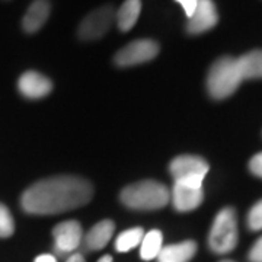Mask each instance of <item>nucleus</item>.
I'll list each match as a JSON object with an SVG mask.
<instances>
[{"label": "nucleus", "instance_id": "nucleus-2", "mask_svg": "<svg viewBox=\"0 0 262 262\" xmlns=\"http://www.w3.org/2000/svg\"><path fill=\"white\" fill-rule=\"evenodd\" d=\"M121 201L133 210H159L170 201V192L158 181H140L122 189Z\"/></svg>", "mask_w": 262, "mask_h": 262}, {"label": "nucleus", "instance_id": "nucleus-10", "mask_svg": "<svg viewBox=\"0 0 262 262\" xmlns=\"http://www.w3.org/2000/svg\"><path fill=\"white\" fill-rule=\"evenodd\" d=\"M219 20L217 9L213 0H200L198 6L194 10V13L191 15V18H188L187 31L192 35H198L207 32L211 28H214Z\"/></svg>", "mask_w": 262, "mask_h": 262}, {"label": "nucleus", "instance_id": "nucleus-15", "mask_svg": "<svg viewBox=\"0 0 262 262\" xmlns=\"http://www.w3.org/2000/svg\"><path fill=\"white\" fill-rule=\"evenodd\" d=\"M239 72L244 79H261L262 77V50H253L242 57L236 58Z\"/></svg>", "mask_w": 262, "mask_h": 262}, {"label": "nucleus", "instance_id": "nucleus-27", "mask_svg": "<svg viewBox=\"0 0 262 262\" xmlns=\"http://www.w3.org/2000/svg\"><path fill=\"white\" fill-rule=\"evenodd\" d=\"M222 262H233V261H222Z\"/></svg>", "mask_w": 262, "mask_h": 262}, {"label": "nucleus", "instance_id": "nucleus-4", "mask_svg": "<svg viewBox=\"0 0 262 262\" xmlns=\"http://www.w3.org/2000/svg\"><path fill=\"white\" fill-rule=\"evenodd\" d=\"M237 245V220L233 208H223L215 215L208 234V246L213 252L225 255Z\"/></svg>", "mask_w": 262, "mask_h": 262}, {"label": "nucleus", "instance_id": "nucleus-13", "mask_svg": "<svg viewBox=\"0 0 262 262\" xmlns=\"http://www.w3.org/2000/svg\"><path fill=\"white\" fill-rule=\"evenodd\" d=\"M114 230H115V225L113 220H102V222L96 223L84 236L86 248L91 251H99V249L105 248L111 241Z\"/></svg>", "mask_w": 262, "mask_h": 262}, {"label": "nucleus", "instance_id": "nucleus-17", "mask_svg": "<svg viewBox=\"0 0 262 262\" xmlns=\"http://www.w3.org/2000/svg\"><path fill=\"white\" fill-rule=\"evenodd\" d=\"M163 248V236L160 230H150L144 233L140 244V256L144 261H151L158 258Z\"/></svg>", "mask_w": 262, "mask_h": 262}, {"label": "nucleus", "instance_id": "nucleus-23", "mask_svg": "<svg viewBox=\"0 0 262 262\" xmlns=\"http://www.w3.org/2000/svg\"><path fill=\"white\" fill-rule=\"evenodd\" d=\"M179 5L184 8L185 10V15H187L188 18H191V15L194 13V10L196 9V6H198V2L200 0H177Z\"/></svg>", "mask_w": 262, "mask_h": 262}, {"label": "nucleus", "instance_id": "nucleus-20", "mask_svg": "<svg viewBox=\"0 0 262 262\" xmlns=\"http://www.w3.org/2000/svg\"><path fill=\"white\" fill-rule=\"evenodd\" d=\"M248 226L253 232L262 230V200H259L255 206L249 210L248 214Z\"/></svg>", "mask_w": 262, "mask_h": 262}, {"label": "nucleus", "instance_id": "nucleus-18", "mask_svg": "<svg viewBox=\"0 0 262 262\" xmlns=\"http://www.w3.org/2000/svg\"><path fill=\"white\" fill-rule=\"evenodd\" d=\"M143 236H144V232L141 227H133L128 230H124L115 239V251L117 252H128L131 249L140 246Z\"/></svg>", "mask_w": 262, "mask_h": 262}, {"label": "nucleus", "instance_id": "nucleus-26", "mask_svg": "<svg viewBox=\"0 0 262 262\" xmlns=\"http://www.w3.org/2000/svg\"><path fill=\"white\" fill-rule=\"evenodd\" d=\"M98 262H113V256H110V255H103L102 258H101Z\"/></svg>", "mask_w": 262, "mask_h": 262}, {"label": "nucleus", "instance_id": "nucleus-11", "mask_svg": "<svg viewBox=\"0 0 262 262\" xmlns=\"http://www.w3.org/2000/svg\"><path fill=\"white\" fill-rule=\"evenodd\" d=\"M18 88L19 92L24 95L25 98L38 99V98L47 96L51 92L53 83L44 75L34 72V70H29V72H25L24 75L19 77Z\"/></svg>", "mask_w": 262, "mask_h": 262}, {"label": "nucleus", "instance_id": "nucleus-3", "mask_svg": "<svg viewBox=\"0 0 262 262\" xmlns=\"http://www.w3.org/2000/svg\"><path fill=\"white\" fill-rule=\"evenodd\" d=\"M244 77L233 57H220L210 67L207 76V89L214 99H225L236 92Z\"/></svg>", "mask_w": 262, "mask_h": 262}, {"label": "nucleus", "instance_id": "nucleus-6", "mask_svg": "<svg viewBox=\"0 0 262 262\" xmlns=\"http://www.w3.org/2000/svg\"><path fill=\"white\" fill-rule=\"evenodd\" d=\"M159 53V44L153 39H136L115 54V64L120 67L143 64L153 60Z\"/></svg>", "mask_w": 262, "mask_h": 262}, {"label": "nucleus", "instance_id": "nucleus-22", "mask_svg": "<svg viewBox=\"0 0 262 262\" xmlns=\"http://www.w3.org/2000/svg\"><path fill=\"white\" fill-rule=\"evenodd\" d=\"M249 261L251 262H262V237H259L249 252Z\"/></svg>", "mask_w": 262, "mask_h": 262}, {"label": "nucleus", "instance_id": "nucleus-5", "mask_svg": "<svg viewBox=\"0 0 262 262\" xmlns=\"http://www.w3.org/2000/svg\"><path fill=\"white\" fill-rule=\"evenodd\" d=\"M208 163L200 156H191L184 155L178 156L170 162L169 170L175 182H192V184H201L208 173Z\"/></svg>", "mask_w": 262, "mask_h": 262}, {"label": "nucleus", "instance_id": "nucleus-7", "mask_svg": "<svg viewBox=\"0 0 262 262\" xmlns=\"http://www.w3.org/2000/svg\"><path fill=\"white\" fill-rule=\"evenodd\" d=\"M114 19H115V10L113 6H101L94 12H91L86 18L82 20L79 27V37L84 41H94L98 38H102L108 29L111 28Z\"/></svg>", "mask_w": 262, "mask_h": 262}, {"label": "nucleus", "instance_id": "nucleus-8", "mask_svg": "<svg viewBox=\"0 0 262 262\" xmlns=\"http://www.w3.org/2000/svg\"><path fill=\"white\" fill-rule=\"evenodd\" d=\"M204 198V191L201 184H192V182H175L172 192H170V201L173 207L182 211H192L201 206Z\"/></svg>", "mask_w": 262, "mask_h": 262}, {"label": "nucleus", "instance_id": "nucleus-12", "mask_svg": "<svg viewBox=\"0 0 262 262\" xmlns=\"http://www.w3.org/2000/svg\"><path fill=\"white\" fill-rule=\"evenodd\" d=\"M51 6L48 0H34L22 19V28L28 34H34L44 27L50 16Z\"/></svg>", "mask_w": 262, "mask_h": 262}, {"label": "nucleus", "instance_id": "nucleus-19", "mask_svg": "<svg viewBox=\"0 0 262 262\" xmlns=\"http://www.w3.org/2000/svg\"><path fill=\"white\" fill-rule=\"evenodd\" d=\"M15 232V222L9 208L0 204V237H9Z\"/></svg>", "mask_w": 262, "mask_h": 262}, {"label": "nucleus", "instance_id": "nucleus-9", "mask_svg": "<svg viewBox=\"0 0 262 262\" xmlns=\"http://www.w3.org/2000/svg\"><path fill=\"white\" fill-rule=\"evenodd\" d=\"M53 236H54L56 252L64 255V253H72L79 248L83 239V230L79 222L67 220L54 227Z\"/></svg>", "mask_w": 262, "mask_h": 262}, {"label": "nucleus", "instance_id": "nucleus-14", "mask_svg": "<svg viewBox=\"0 0 262 262\" xmlns=\"http://www.w3.org/2000/svg\"><path fill=\"white\" fill-rule=\"evenodd\" d=\"M196 252V244L194 241H185L181 244L163 246L158 255V262H189Z\"/></svg>", "mask_w": 262, "mask_h": 262}, {"label": "nucleus", "instance_id": "nucleus-16", "mask_svg": "<svg viewBox=\"0 0 262 262\" xmlns=\"http://www.w3.org/2000/svg\"><path fill=\"white\" fill-rule=\"evenodd\" d=\"M141 12V2L140 0H125L121 5V8L118 12H115V18H117V24L118 28L127 32L130 31L137 19L140 16Z\"/></svg>", "mask_w": 262, "mask_h": 262}, {"label": "nucleus", "instance_id": "nucleus-25", "mask_svg": "<svg viewBox=\"0 0 262 262\" xmlns=\"http://www.w3.org/2000/svg\"><path fill=\"white\" fill-rule=\"evenodd\" d=\"M66 262H84V258L80 253H73V255L69 256V259Z\"/></svg>", "mask_w": 262, "mask_h": 262}, {"label": "nucleus", "instance_id": "nucleus-24", "mask_svg": "<svg viewBox=\"0 0 262 262\" xmlns=\"http://www.w3.org/2000/svg\"><path fill=\"white\" fill-rule=\"evenodd\" d=\"M34 262H57V259L56 256H53V255H50V253H44V255L37 256Z\"/></svg>", "mask_w": 262, "mask_h": 262}, {"label": "nucleus", "instance_id": "nucleus-21", "mask_svg": "<svg viewBox=\"0 0 262 262\" xmlns=\"http://www.w3.org/2000/svg\"><path fill=\"white\" fill-rule=\"evenodd\" d=\"M249 169H251V172H252L253 175L262 178V151L256 153L252 159H251V162H249Z\"/></svg>", "mask_w": 262, "mask_h": 262}, {"label": "nucleus", "instance_id": "nucleus-1", "mask_svg": "<svg viewBox=\"0 0 262 262\" xmlns=\"http://www.w3.org/2000/svg\"><path fill=\"white\" fill-rule=\"evenodd\" d=\"M94 196V187L79 177H53L38 181L22 194L20 206L29 214H60L88 204Z\"/></svg>", "mask_w": 262, "mask_h": 262}]
</instances>
